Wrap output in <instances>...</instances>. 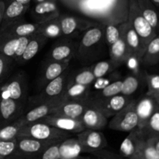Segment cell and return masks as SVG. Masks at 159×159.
I'll use <instances>...</instances> for the list:
<instances>
[{"label":"cell","instance_id":"1","mask_svg":"<svg viewBox=\"0 0 159 159\" xmlns=\"http://www.w3.org/2000/svg\"><path fill=\"white\" fill-rule=\"evenodd\" d=\"M72 133L61 130L47 123L37 121L23 125L17 137H28L40 140L63 141L71 137Z\"/></svg>","mask_w":159,"mask_h":159},{"label":"cell","instance_id":"2","mask_svg":"<svg viewBox=\"0 0 159 159\" xmlns=\"http://www.w3.org/2000/svg\"><path fill=\"white\" fill-rule=\"evenodd\" d=\"M72 72V70L69 66L62 74L48 83L43 87L41 91H40V93L28 98L26 108L28 106L32 108L50 100L61 98L65 87L69 82Z\"/></svg>","mask_w":159,"mask_h":159},{"label":"cell","instance_id":"3","mask_svg":"<svg viewBox=\"0 0 159 159\" xmlns=\"http://www.w3.org/2000/svg\"><path fill=\"white\" fill-rule=\"evenodd\" d=\"M127 21L138 34L143 45L146 48L148 44L157 35V33L141 14L138 0H128Z\"/></svg>","mask_w":159,"mask_h":159},{"label":"cell","instance_id":"4","mask_svg":"<svg viewBox=\"0 0 159 159\" xmlns=\"http://www.w3.org/2000/svg\"><path fill=\"white\" fill-rule=\"evenodd\" d=\"M58 142L61 141H48L28 137H16V148L13 154L6 159H37L43 150Z\"/></svg>","mask_w":159,"mask_h":159},{"label":"cell","instance_id":"5","mask_svg":"<svg viewBox=\"0 0 159 159\" xmlns=\"http://www.w3.org/2000/svg\"><path fill=\"white\" fill-rule=\"evenodd\" d=\"M138 122L136 100H133L123 110L112 117L108 123V126L113 130L130 132L138 128Z\"/></svg>","mask_w":159,"mask_h":159},{"label":"cell","instance_id":"6","mask_svg":"<svg viewBox=\"0 0 159 159\" xmlns=\"http://www.w3.org/2000/svg\"><path fill=\"white\" fill-rule=\"evenodd\" d=\"M0 91L5 93L12 99L26 105L29 98L27 78L25 73L19 72L13 75L0 87Z\"/></svg>","mask_w":159,"mask_h":159},{"label":"cell","instance_id":"7","mask_svg":"<svg viewBox=\"0 0 159 159\" xmlns=\"http://www.w3.org/2000/svg\"><path fill=\"white\" fill-rule=\"evenodd\" d=\"M104 39V26H91L84 31L79 43L77 55L82 62H85V59L89 56L93 51L96 50V47L100 45Z\"/></svg>","mask_w":159,"mask_h":159},{"label":"cell","instance_id":"8","mask_svg":"<svg viewBox=\"0 0 159 159\" xmlns=\"http://www.w3.org/2000/svg\"><path fill=\"white\" fill-rule=\"evenodd\" d=\"M61 103H63V101L61 98H59L39 104L32 107L30 109H28L27 112H24V113L15 122L17 124L23 126V125L28 123L40 121L44 117L54 113L56 108Z\"/></svg>","mask_w":159,"mask_h":159},{"label":"cell","instance_id":"9","mask_svg":"<svg viewBox=\"0 0 159 159\" xmlns=\"http://www.w3.org/2000/svg\"><path fill=\"white\" fill-rule=\"evenodd\" d=\"M133 100L130 97L119 94L104 100L89 99V104L100 111L108 118L123 110Z\"/></svg>","mask_w":159,"mask_h":159},{"label":"cell","instance_id":"10","mask_svg":"<svg viewBox=\"0 0 159 159\" xmlns=\"http://www.w3.org/2000/svg\"><path fill=\"white\" fill-rule=\"evenodd\" d=\"M26 106L0 91V126L13 123L18 119L24 113Z\"/></svg>","mask_w":159,"mask_h":159},{"label":"cell","instance_id":"11","mask_svg":"<svg viewBox=\"0 0 159 159\" xmlns=\"http://www.w3.org/2000/svg\"><path fill=\"white\" fill-rule=\"evenodd\" d=\"M77 141L81 152L91 154L94 151L104 149L107 146V140L101 131L84 129L77 133Z\"/></svg>","mask_w":159,"mask_h":159},{"label":"cell","instance_id":"12","mask_svg":"<svg viewBox=\"0 0 159 159\" xmlns=\"http://www.w3.org/2000/svg\"><path fill=\"white\" fill-rule=\"evenodd\" d=\"M59 20L63 36L62 37L64 38L73 39L76 35L94 26L93 22L90 20L67 14H61Z\"/></svg>","mask_w":159,"mask_h":159},{"label":"cell","instance_id":"13","mask_svg":"<svg viewBox=\"0 0 159 159\" xmlns=\"http://www.w3.org/2000/svg\"><path fill=\"white\" fill-rule=\"evenodd\" d=\"M56 44L48 55V62H70L77 55L79 42L71 38H64Z\"/></svg>","mask_w":159,"mask_h":159},{"label":"cell","instance_id":"14","mask_svg":"<svg viewBox=\"0 0 159 159\" xmlns=\"http://www.w3.org/2000/svg\"><path fill=\"white\" fill-rule=\"evenodd\" d=\"M33 36L34 34L20 38H3L0 37V53L16 62Z\"/></svg>","mask_w":159,"mask_h":159},{"label":"cell","instance_id":"15","mask_svg":"<svg viewBox=\"0 0 159 159\" xmlns=\"http://www.w3.org/2000/svg\"><path fill=\"white\" fill-rule=\"evenodd\" d=\"M41 23H30L24 20L20 19L0 31V37L3 38H20L25 36L32 35L38 33Z\"/></svg>","mask_w":159,"mask_h":159},{"label":"cell","instance_id":"16","mask_svg":"<svg viewBox=\"0 0 159 159\" xmlns=\"http://www.w3.org/2000/svg\"><path fill=\"white\" fill-rule=\"evenodd\" d=\"M40 122L47 123L57 129L71 132V133H79L85 129V126L79 119L67 118V117L60 116V115H48L40 119Z\"/></svg>","mask_w":159,"mask_h":159},{"label":"cell","instance_id":"17","mask_svg":"<svg viewBox=\"0 0 159 159\" xmlns=\"http://www.w3.org/2000/svg\"><path fill=\"white\" fill-rule=\"evenodd\" d=\"M34 23H42L55 19L61 15L57 3L54 0H48L36 3L31 10Z\"/></svg>","mask_w":159,"mask_h":159},{"label":"cell","instance_id":"18","mask_svg":"<svg viewBox=\"0 0 159 159\" xmlns=\"http://www.w3.org/2000/svg\"><path fill=\"white\" fill-rule=\"evenodd\" d=\"M79 120L85 129L93 130L102 131L108 125V118L100 111L90 104L85 109Z\"/></svg>","mask_w":159,"mask_h":159},{"label":"cell","instance_id":"19","mask_svg":"<svg viewBox=\"0 0 159 159\" xmlns=\"http://www.w3.org/2000/svg\"><path fill=\"white\" fill-rule=\"evenodd\" d=\"M124 37L132 57L141 62L146 48L143 45L138 34L127 20L124 22Z\"/></svg>","mask_w":159,"mask_h":159},{"label":"cell","instance_id":"20","mask_svg":"<svg viewBox=\"0 0 159 159\" xmlns=\"http://www.w3.org/2000/svg\"><path fill=\"white\" fill-rule=\"evenodd\" d=\"M159 105L156 100L151 96H144L138 101H136V112L138 114V129H142L148 122L152 114L158 110Z\"/></svg>","mask_w":159,"mask_h":159},{"label":"cell","instance_id":"21","mask_svg":"<svg viewBox=\"0 0 159 159\" xmlns=\"http://www.w3.org/2000/svg\"><path fill=\"white\" fill-rule=\"evenodd\" d=\"M5 3H6V8H5L2 22L0 25V31L5 29L20 19L23 18L25 13L27 12L30 6V5L21 4L14 1H7L5 2Z\"/></svg>","mask_w":159,"mask_h":159},{"label":"cell","instance_id":"22","mask_svg":"<svg viewBox=\"0 0 159 159\" xmlns=\"http://www.w3.org/2000/svg\"><path fill=\"white\" fill-rule=\"evenodd\" d=\"M92 86L68 83L61 96L63 102L68 101H89L91 98Z\"/></svg>","mask_w":159,"mask_h":159},{"label":"cell","instance_id":"23","mask_svg":"<svg viewBox=\"0 0 159 159\" xmlns=\"http://www.w3.org/2000/svg\"><path fill=\"white\" fill-rule=\"evenodd\" d=\"M89 105V101H68L63 102L51 115H60L67 118L80 119L85 109Z\"/></svg>","mask_w":159,"mask_h":159},{"label":"cell","instance_id":"24","mask_svg":"<svg viewBox=\"0 0 159 159\" xmlns=\"http://www.w3.org/2000/svg\"><path fill=\"white\" fill-rule=\"evenodd\" d=\"M48 40L49 39L47 38L41 34L37 33V34H34L32 38L26 45V49L24 50L21 57L17 60V63L23 65V64L30 61L33 58L37 55V53L46 45Z\"/></svg>","mask_w":159,"mask_h":159},{"label":"cell","instance_id":"25","mask_svg":"<svg viewBox=\"0 0 159 159\" xmlns=\"http://www.w3.org/2000/svg\"><path fill=\"white\" fill-rule=\"evenodd\" d=\"M109 53H110V59L119 67L132 57L130 50L126 44L125 39H124V28H123V33L120 38L116 43L109 47Z\"/></svg>","mask_w":159,"mask_h":159},{"label":"cell","instance_id":"26","mask_svg":"<svg viewBox=\"0 0 159 159\" xmlns=\"http://www.w3.org/2000/svg\"><path fill=\"white\" fill-rule=\"evenodd\" d=\"M144 137L138 128L129 132V135L121 143L119 151L120 155L124 159L130 158L136 151L139 142Z\"/></svg>","mask_w":159,"mask_h":159},{"label":"cell","instance_id":"27","mask_svg":"<svg viewBox=\"0 0 159 159\" xmlns=\"http://www.w3.org/2000/svg\"><path fill=\"white\" fill-rule=\"evenodd\" d=\"M141 14L149 24L159 34V10L151 0H138Z\"/></svg>","mask_w":159,"mask_h":159},{"label":"cell","instance_id":"28","mask_svg":"<svg viewBox=\"0 0 159 159\" xmlns=\"http://www.w3.org/2000/svg\"><path fill=\"white\" fill-rule=\"evenodd\" d=\"M69 66L70 62H48L39 81L40 87L43 88L48 83L62 74Z\"/></svg>","mask_w":159,"mask_h":159},{"label":"cell","instance_id":"29","mask_svg":"<svg viewBox=\"0 0 159 159\" xmlns=\"http://www.w3.org/2000/svg\"><path fill=\"white\" fill-rule=\"evenodd\" d=\"M141 62L144 66H152L159 63V34L148 44Z\"/></svg>","mask_w":159,"mask_h":159},{"label":"cell","instance_id":"30","mask_svg":"<svg viewBox=\"0 0 159 159\" xmlns=\"http://www.w3.org/2000/svg\"><path fill=\"white\" fill-rule=\"evenodd\" d=\"M38 33L43 34L48 39L61 38L63 36L59 17L49 21L42 23L39 28Z\"/></svg>","mask_w":159,"mask_h":159},{"label":"cell","instance_id":"31","mask_svg":"<svg viewBox=\"0 0 159 159\" xmlns=\"http://www.w3.org/2000/svg\"><path fill=\"white\" fill-rule=\"evenodd\" d=\"M122 89V80H118L110 83L108 85L98 90L94 94L91 95L90 99L92 100H104L111 98L121 93Z\"/></svg>","mask_w":159,"mask_h":159},{"label":"cell","instance_id":"32","mask_svg":"<svg viewBox=\"0 0 159 159\" xmlns=\"http://www.w3.org/2000/svg\"><path fill=\"white\" fill-rule=\"evenodd\" d=\"M129 159H159V154L153 146L146 139H141L138 148Z\"/></svg>","mask_w":159,"mask_h":159},{"label":"cell","instance_id":"33","mask_svg":"<svg viewBox=\"0 0 159 159\" xmlns=\"http://www.w3.org/2000/svg\"><path fill=\"white\" fill-rule=\"evenodd\" d=\"M89 67L93 74L94 75L95 78L97 80L110 74L119 66L110 59L107 60L99 61Z\"/></svg>","mask_w":159,"mask_h":159},{"label":"cell","instance_id":"34","mask_svg":"<svg viewBox=\"0 0 159 159\" xmlns=\"http://www.w3.org/2000/svg\"><path fill=\"white\" fill-rule=\"evenodd\" d=\"M96 79L90 70L89 67H85L77 72L73 70L68 83L80 84V85L92 86V84L96 81Z\"/></svg>","mask_w":159,"mask_h":159},{"label":"cell","instance_id":"35","mask_svg":"<svg viewBox=\"0 0 159 159\" xmlns=\"http://www.w3.org/2000/svg\"><path fill=\"white\" fill-rule=\"evenodd\" d=\"M124 23L119 24L109 23L104 27V39L108 47L116 43L120 38L123 33Z\"/></svg>","mask_w":159,"mask_h":159},{"label":"cell","instance_id":"36","mask_svg":"<svg viewBox=\"0 0 159 159\" xmlns=\"http://www.w3.org/2000/svg\"><path fill=\"white\" fill-rule=\"evenodd\" d=\"M139 130L145 139L159 137V108L152 114L146 126Z\"/></svg>","mask_w":159,"mask_h":159},{"label":"cell","instance_id":"37","mask_svg":"<svg viewBox=\"0 0 159 159\" xmlns=\"http://www.w3.org/2000/svg\"><path fill=\"white\" fill-rule=\"evenodd\" d=\"M22 126L16 122L0 126V140H14L18 136Z\"/></svg>","mask_w":159,"mask_h":159},{"label":"cell","instance_id":"38","mask_svg":"<svg viewBox=\"0 0 159 159\" xmlns=\"http://www.w3.org/2000/svg\"><path fill=\"white\" fill-rule=\"evenodd\" d=\"M139 87V80L135 76H127L122 80L121 93L125 96L130 97L137 91Z\"/></svg>","mask_w":159,"mask_h":159},{"label":"cell","instance_id":"39","mask_svg":"<svg viewBox=\"0 0 159 159\" xmlns=\"http://www.w3.org/2000/svg\"><path fill=\"white\" fill-rule=\"evenodd\" d=\"M65 141V140H64ZM62 142L54 143L46 149L43 150L37 159H61V145Z\"/></svg>","mask_w":159,"mask_h":159},{"label":"cell","instance_id":"40","mask_svg":"<svg viewBox=\"0 0 159 159\" xmlns=\"http://www.w3.org/2000/svg\"><path fill=\"white\" fill-rule=\"evenodd\" d=\"M146 82L148 84V96L154 98H159V75L146 74Z\"/></svg>","mask_w":159,"mask_h":159},{"label":"cell","instance_id":"41","mask_svg":"<svg viewBox=\"0 0 159 159\" xmlns=\"http://www.w3.org/2000/svg\"><path fill=\"white\" fill-rule=\"evenodd\" d=\"M16 148V138L11 140H0V158L6 159Z\"/></svg>","mask_w":159,"mask_h":159},{"label":"cell","instance_id":"42","mask_svg":"<svg viewBox=\"0 0 159 159\" xmlns=\"http://www.w3.org/2000/svg\"><path fill=\"white\" fill-rule=\"evenodd\" d=\"M13 62V60L0 53V84H2L7 76Z\"/></svg>","mask_w":159,"mask_h":159},{"label":"cell","instance_id":"43","mask_svg":"<svg viewBox=\"0 0 159 159\" xmlns=\"http://www.w3.org/2000/svg\"><path fill=\"white\" fill-rule=\"evenodd\" d=\"M146 140L155 147V149L156 150V151L159 154V137H149V138H147Z\"/></svg>","mask_w":159,"mask_h":159},{"label":"cell","instance_id":"44","mask_svg":"<svg viewBox=\"0 0 159 159\" xmlns=\"http://www.w3.org/2000/svg\"><path fill=\"white\" fill-rule=\"evenodd\" d=\"M5 8H6V3L3 0H0V25L2 22L3 16H4Z\"/></svg>","mask_w":159,"mask_h":159},{"label":"cell","instance_id":"45","mask_svg":"<svg viewBox=\"0 0 159 159\" xmlns=\"http://www.w3.org/2000/svg\"><path fill=\"white\" fill-rule=\"evenodd\" d=\"M4 2H7V1H14V2H17L19 3H21V4H24V5H30L31 2L33 0H3Z\"/></svg>","mask_w":159,"mask_h":159},{"label":"cell","instance_id":"46","mask_svg":"<svg viewBox=\"0 0 159 159\" xmlns=\"http://www.w3.org/2000/svg\"><path fill=\"white\" fill-rule=\"evenodd\" d=\"M61 159H89V155H88V156L78 155V156H75V157H65V158H61Z\"/></svg>","mask_w":159,"mask_h":159},{"label":"cell","instance_id":"47","mask_svg":"<svg viewBox=\"0 0 159 159\" xmlns=\"http://www.w3.org/2000/svg\"><path fill=\"white\" fill-rule=\"evenodd\" d=\"M151 1H152L156 6H159V0H151Z\"/></svg>","mask_w":159,"mask_h":159},{"label":"cell","instance_id":"48","mask_svg":"<svg viewBox=\"0 0 159 159\" xmlns=\"http://www.w3.org/2000/svg\"><path fill=\"white\" fill-rule=\"evenodd\" d=\"M34 1L35 3H39V2H45V1H48V0H33Z\"/></svg>","mask_w":159,"mask_h":159},{"label":"cell","instance_id":"49","mask_svg":"<svg viewBox=\"0 0 159 159\" xmlns=\"http://www.w3.org/2000/svg\"><path fill=\"white\" fill-rule=\"evenodd\" d=\"M89 159H101V158H99V157H96L93 155H89Z\"/></svg>","mask_w":159,"mask_h":159},{"label":"cell","instance_id":"50","mask_svg":"<svg viewBox=\"0 0 159 159\" xmlns=\"http://www.w3.org/2000/svg\"><path fill=\"white\" fill-rule=\"evenodd\" d=\"M155 100H156V101H157V103H158V104L159 105V98H155Z\"/></svg>","mask_w":159,"mask_h":159},{"label":"cell","instance_id":"51","mask_svg":"<svg viewBox=\"0 0 159 159\" xmlns=\"http://www.w3.org/2000/svg\"><path fill=\"white\" fill-rule=\"evenodd\" d=\"M157 7H158V10H159V6H157Z\"/></svg>","mask_w":159,"mask_h":159},{"label":"cell","instance_id":"52","mask_svg":"<svg viewBox=\"0 0 159 159\" xmlns=\"http://www.w3.org/2000/svg\"><path fill=\"white\" fill-rule=\"evenodd\" d=\"M0 159H3V158H0Z\"/></svg>","mask_w":159,"mask_h":159}]
</instances>
